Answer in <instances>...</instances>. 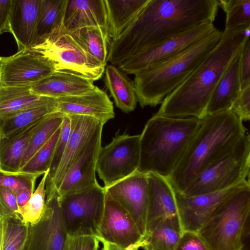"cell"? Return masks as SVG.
<instances>
[{
	"mask_svg": "<svg viewBox=\"0 0 250 250\" xmlns=\"http://www.w3.org/2000/svg\"><path fill=\"white\" fill-rule=\"evenodd\" d=\"M216 29L213 22L198 24L135 54L118 65V68L134 75L151 68L176 56Z\"/></svg>",
	"mask_w": 250,
	"mask_h": 250,
	"instance_id": "cell-10",
	"label": "cell"
},
{
	"mask_svg": "<svg viewBox=\"0 0 250 250\" xmlns=\"http://www.w3.org/2000/svg\"><path fill=\"white\" fill-rule=\"evenodd\" d=\"M250 28L222 32L217 44L192 73L165 98L155 114L173 118L204 117L218 82L250 36Z\"/></svg>",
	"mask_w": 250,
	"mask_h": 250,
	"instance_id": "cell-2",
	"label": "cell"
},
{
	"mask_svg": "<svg viewBox=\"0 0 250 250\" xmlns=\"http://www.w3.org/2000/svg\"><path fill=\"white\" fill-rule=\"evenodd\" d=\"M174 250H209L197 232L183 231Z\"/></svg>",
	"mask_w": 250,
	"mask_h": 250,
	"instance_id": "cell-40",
	"label": "cell"
},
{
	"mask_svg": "<svg viewBox=\"0 0 250 250\" xmlns=\"http://www.w3.org/2000/svg\"><path fill=\"white\" fill-rule=\"evenodd\" d=\"M140 162V134H116L107 145L101 147L96 172L108 188L138 170Z\"/></svg>",
	"mask_w": 250,
	"mask_h": 250,
	"instance_id": "cell-11",
	"label": "cell"
},
{
	"mask_svg": "<svg viewBox=\"0 0 250 250\" xmlns=\"http://www.w3.org/2000/svg\"><path fill=\"white\" fill-rule=\"evenodd\" d=\"M12 0H0V34L9 31V18Z\"/></svg>",
	"mask_w": 250,
	"mask_h": 250,
	"instance_id": "cell-45",
	"label": "cell"
},
{
	"mask_svg": "<svg viewBox=\"0 0 250 250\" xmlns=\"http://www.w3.org/2000/svg\"><path fill=\"white\" fill-rule=\"evenodd\" d=\"M243 123L231 110L200 119L185 152L167 178L175 191L182 192L201 171L235 146L247 133Z\"/></svg>",
	"mask_w": 250,
	"mask_h": 250,
	"instance_id": "cell-3",
	"label": "cell"
},
{
	"mask_svg": "<svg viewBox=\"0 0 250 250\" xmlns=\"http://www.w3.org/2000/svg\"><path fill=\"white\" fill-rule=\"evenodd\" d=\"M2 214H1V211L0 210V220H1V219L2 218Z\"/></svg>",
	"mask_w": 250,
	"mask_h": 250,
	"instance_id": "cell-49",
	"label": "cell"
},
{
	"mask_svg": "<svg viewBox=\"0 0 250 250\" xmlns=\"http://www.w3.org/2000/svg\"><path fill=\"white\" fill-rule=\"evenodd\" d=\"M0 210L2 216H20L15 194L9 188L2 186L0 187Z\"/></svg>",
	"mask_w": 250,
	"mask_h": 250,
	"instance_id": "cell-41",
	"label": "cell"
},
{
	"mask_svg": "<svg viewBox=\"0 0 250 250\" xmlns=\"http://www.w3.org/2000/svg\"><path fill=\"white\" fill-rule=\"evenodd\" d=\"M218 4L226 14L224 31L250 26V0H221Z\"/></svg>",
	"mask_w": 250,
	"mask_h": 250,
	"instance_id": "cell-35",
	"label": "cell"
},
{
	"mask_svg": "<svg viewBox=\"0 0 250 250\" xmlns=\"http://www.w3.org/2000/svg\"><path fill=\"white\" fill-rule=\"evenodd\" d=\"M248 183L223 191L193 196H185L175 191L178 214L183 231L197 232L222 201Z\"/></svg>",
	"mask_w": 250,
	"mask_h": 250,
	"instance_id": "cell-17",
	"label": "cell"
},
{
	"mask_svg": "<svg viewBox=\"0 0 250 250\" xmlns=\"http://www.w3.org/2000/svg\"><path fill=\"white\" fill-rule=\"evenodd\" d=\"M63 25L70 32L94 26L109 29L104 0H67Z\"/></svg>",
	"mask_w": 250,
	"mask_h": 250,
	"instance_id": "cell-22",
	"label": "cell"
},
{
	"mask_svg": "<svg viewBox=\"0 0 250 250\" xmlns=\"http://www.w3.org/2000/svg\"><path fill=\"white\" fill-rule=\"evenodd\" d=\"M2 58L0 57V65L1 62Z\"/></svg>",
	"mask_w": 250,
	"mask_h": 250,
	"instance_id": "cell-50",
	"label": "cell"
},
{
	"mask_svg": "<svg viewBox=\"0 0 250 250\" xmlns=\"http://www.w3.org/2000/svg\"><path fill=\"white\" fill-rule=\"evenodd\" d=\"M45 117L8 137L1 138L0 170L10 172L20 171L22 158L30 141Z\"/></svg>",
	"mask_w": 250,
	"mask_h": 250,
	"instance_id": "cell-26",
	"label": "cell"
},
{
	"mask_svg": "<svg viewBox=\"0 0 250 250\" xmlns=\"http://www.w3.org/2000/svg\"><path fill=\"white\" fill-rule=\"evenodd\" d=\"M96 237L100 242L123 248L139 243L144 239L129 214L106 191L104 212Z\"/></svg>",
	"mask_w": 250,
	"mask_h": 250,
	"instance_id": "cell-13",
	"label": "cell"
},
{
	"mask_svg": "<svg viewBox=\"0 0 250 250\" xmlns=\"http://www.w3.org/2000/svg\"><path fill=\"white\" fill-rule=\"evenodd\" d=\"M0 250H2V226L1 219L0 222Z\"/></svg>",
	"mask_w": 250,
	"mask_h": 250,
	"instance_id": "cell-48",
	"label": "cell"
},
{
	"mask_svg": "<svg viewBox=\"0 0 250 250\" xmlns=\"http://www.w3.org/2000/svg\"><path fill=\"white\" fill-rule=\"evenodd\" d=\"M49 171L43 175L38 186L33 193L28 203L19 208L18 214L21 219L28 224H34L41 218L45 206L46 196V180Z\"/></svg>",
	"mask_w": 250,
	"mask_h": 250,
	"instance_id": "cell-37",
	"label": "cell"
},
{
	"mask_svg": "<svg viewBox=\"0 0 250 250\" xmlns=\"http://www.w3.org/2000/svg\"><path fill=\"white\" fill-rule=\"evenodd\" d=\"M82 40L88 52L104 67L108 62L112 38L109 29L100 26L72 31Z\"/></svg>",
	"mask_w": 250,
	"mask_h": 250,
	"instance_id": "cell-30",
	"label": "cell"
},
{
	"mask_svg": "<svg viewBox=\"0 0 250 250\" xmlns=\"http://www.w3.org/2000/svg\"><path fill=\"white\" fill-rule=\"evenodd\" d=\"M105 189L129 214L144 237L147 205V173L137 170Z\"/></svg>",
	"mask_w": 250,
	"mask_h": 250,
	"instance_id": "cell-16",
	"label": "cell"
},
{
	"mask_svg": "<svg viewBox=\"0 0 250 250\" xmlns=\"http://www.w3.org/2000/svg\"><path fill=\"white\" fill-rule=\"evenodd\" d=\"M241 51L242 49L234 57L218 82L208 103L206 116L231 110L239 96L241 91Z\"/></svg>",
	"mask_w": 250,
	"mask_h": 250,
	"instance_id": "cell-23",
	"label": "cell"
},
{
	"mask_svg": "<svg viewBox=\"0 0 250 250\" xmlns=\"http://www.w3.org/2000/svg\"><path fill=\"white\" fill-rule=\"evenodd\" d=\"M71 130V120L70 117L64 115L60 133L55 147L49 171L46 180L45 188L46 191L49 190L51 188L56 171L63 157Z\"/></svg>",
	"mask_w": 250,
	"mask_h": 250,
	"instance_id": "cell-38",
	"label": "cell"
},
{
	"mask_svg": "<svg viewBox=\"0 0 250 250\" xmlns=\"http://www.w3.org/2000/svg\"><path fill=\"white\" fill-rule=\"evenodd\" d=\"M93 82L70 74L54 72L30 86L32 91L38 96L58 99L85 94L94 88Z\"/></svg>",
	"mask_w": 250,
	"mask_h": 250,
	"instance_id": "cell-24",
	"label": "cell"
},
{
	"mask_svg": "<svg viewBox=\"0 0 250 250\" xmlns=\"http://www.w3.org/2000/svg\"><path fill=\"white\" fill-rule=\"evenodd\" d=\"M66 3L67 0H41L34 45L63 23Z\"/></svg>",
	"mask_w": 250,
	"mask_h": 250,
	"instance_id": "cell-32",
	"label": "cell"
},
{
	"mask_svg": "<svg viewBox=\"0 0 250 250\" xmlns=\"http://www.w3.org/2000/svg\"><path fill=\"white\" fill-rule=\"evenodd\" d=\"M2 250H23L28 233L29 224L20 216H2Z\"/></svg>",
	"mask_w": 250,
	"mask_h": 250,
	"instance_id": "cell-34",
	"label": "cell"
},
{
	"mask_svg": "<svg viewBox=\"0 0 250 250\" xmlns=\"http://www.w3.org/2000/svg\"><path fill=\"white\" fill-rule=\"evenodd\" d=\"M40 97L32 91L30 85L0 86V119L28 107Z\"/></svg>",
	"mask_w": 250,
	"mask_h": 250,
	"instance_id": "cell-31",
	"label": "cell"
},
{
	"mask_svg": "<svg viewBox=\"0 0 250 250\" xmlns=\"http://www.w3.org/2000/svg\"><path fill=\"white\" fill-rule=\"evenodd\" d=\"M218 7V0H150L130 25L112 40L108 62L118 65L163 40L213 22Z\"/></svg>",
	"mask_w": 250,
	"mask_h": 250,
	"instance_id": "cell-1",
	"label": "cell"
},
{
	"mask_svg": "<svg viewBox=\"0 0 250 250\" xmlns=\"http://www.w3.org/2000/svg\"><path fill=\"white\" fill-rule=\"evenodd\" d=\"M250 137L247 133L229 152L201 171L180 193L193 196L250 183Z\"/></svg>",
	"mask_w": 250,
	"mask_h": 250,
	"instance_id": "cell-8",
	"label": "cell"
},
{
	"mask_svg": "<svg viewBox=\"0 0 250 250\" xmlns=\"http://www.w3.org/2000/svg\"><path fill=\"white\" fill-rule=\"evenodd\" d=\"M104 125L101 123L98 125L66 172L57 190L59 196L80 191L98 183L96 166Z\"/></svg>",
	"mask_w": 250,
	"mask_h": 250,
	"instance_id": "cell-15",
	"label": "cell"
},
{
	"mask_svg": "<svg viewBox=\"0 0 250 250\" xmlns=\"http://www.w3.org/2000/svg\"><path fill=\"white\" fill-rule=\"evenodd\" d=\"M63 117L62 114L55 112L48 115L43 120L30 141L22 158L21 168L45 144L61 126Z\"/></svg>",
	"mask_w": 250,
	"mask_h": 250,
	"instance_id": "cell-33",
	"label": "cell"
},
{
	"mask_svg": "<svg viewBox=\"0 0 250 250\" xmlns=\"http://www.w3.org/2000/svg\"><path fill=\"white\" fill-rule=\"evenodd\" d=\"M99 240L92 235L70 237L67 250H98Z\"/></svg>",
	"mask_w": 250,
	"mask_h": 250,
	"instance_id": "cell-44",
	"label": "cell"
},
{
	"mask_svg": "<svg viewBox=\"0 0 250 250\" xmlns=\"http://www.w3.org/2000/svg\"><path fill=\"white\" fill-rule=\"evenodd\" d=\"M200 119L155 114L140 134L138 171L168 178L196 131Z\"/></svg>",
	"mask_w": 250,
	"mask_h": 250,
	"instance_id": "cell-4",
	"label": "cell"
},
{
	"mask_svg": "<svg viewBox=\"0 0 250 250\" xmlns=\"http://www.w3.org/2000/svg\"><path fill=\"white\" fill-rule=\"evenodd\" d=\"M231 110L243 122L250 119V85L242 89Z\"/></svg>",
	"mask_w": 250,
	"mask_h": 250,
	"instance_id": "cell-42",
	"label": "cell"
},
{
	"mask_svg": "<svg viewBox=\"0 0 250 250\" xmlns=\"http://www.w3.org/2000/svg\"><path fill=\"white\" fill-rule=\"evenodd\" d=\"M41 2V0H12L9 31L17 41L19 52L35 44Z\"/></svg>",
	"mask_w": 250,
	"mask_h": 250,
	"instance_id": "cell-21",
	"label": "cell"
},
{
	"mask_svg": "<svg viewBox=\"0 0 250 250\" xmlns=\"http://www.w3.org/2000/svg\"><path fill=\"white\" fill-rule=\"evenodd\" d=\"M150 0H104L112 40L136 19Z\"/></svg>",
	"mask_w": 250,
	"mask_h": 250,
	"instance_id": "cell-28",
	"label": "cell"
},
{
	"mask_svg": "<svg viewBox=\"0 0 250 250\" xmlns=\"http://www.w3.org/2000/svg\"><path fill=\"white\" fill-rule=\"evenodd\" d=\"M43 214L36 224H29L23 250H67L70 237L65 228L57 191L47 195Z\"/></svg>",
	"mask_w": 250,
	"mask_h": 250,
	"instance_id": "cell-12",
	"label": "cell"
},
{
	"mask_svg": "<svg viewBox=\"0 0 250 250\" xmlns=\"http://www.w3.org/2000/svg\"><path fill=\"white\" fill-rule=\"evenodd\" d=\"M54 73L41 55L29 49L2 58L0 86L31 85Z\"/></svg>",
	"mask_w": 250,
	"mask_h": 250,
	"instance_id": "cell-14",
	"label": "cell"
},
{
	"mask_svg": "<svg viewBox=\"0 0 250 250\" xmlns=\"http://www.w3.org/2000/svg\"><path fill=\"white\" fill-rule=\"evenodd\" d=\"M104 71V83L116 106L125 113L134 110L138 101L133 81L112 64L106 65Z\"/></svg>",
	"mask_w": 250,
	"mask_h": 250,
	"instance_id": "cell-27",
	"label": "cell"
},
{
	"mask_svg": "<svg viewBox=\"0 0 250 250\" xmlns=\"http://www.w3.org/2000/svg\"><path fill=\"white\" fill-rule=\"evenodd\" d=\"M55 112L57 99L41 96L28 107L0 119L1 138L8 137Z\"/></svg>",
	"mask_w": 250,
	"mask_h": 250,
	"instance_id": "cell-25",
	"label": "cell"
},
{
	"mask_svg": "<svg viewBox=\"0 0 250 250\" xmlns=\"http://www.w3.org/2000/svg\"><path fill=\"white\" fill-rule=\"evenodd\" d=\"M147 175L146 235L160 221L178 214L175 192L168 179L153 173H148Z\"/></svg>",
	"mask_w": 250,
	"mask_h": 250,
	"instance_id": "cell-19",
	"label": "cell"
},
{
	"mask_svg": "<svg viewBox=\"0 0 250 250\" xmlns=\"http://www.w3.org/2000/svg\"><path fill=\"white\" fill-rule=\"evenodd\" d=\"M35 185L24 187L15 194L19 208L28 203L35 191Z\"/></svg>",
	"mask_w": 250,
	"mask_h": 250,
	"instance_id": "cell-46",
	"label": "cell"
},
{
	"mask_svg": "<svg viewBox=\"0 0 250 250\" xmlns=\"http://www.w3.org/2000/svg\"><path fill=\"white\" fill-rule=\"evenodd\" d=\"M101 242L103 244V248L101 250H138L145 244V241L143 239L139 243L131 245L127 248H123L106 242L102 241Z\"/></svg>",
	"mask_w": 250,
	"mask_h": 250,
	"instance_id": "cell-47",
	"label": "cell"
},
{
	"mask_svg": "<svg viewBox=\"0 0 250 250\" xmlns=\"http://www.w3.org/2000/svg\"><path fill=\"white\" fill-rule=\"evenodd\" d=\"M29 49L44 59L54 72L70 74L94 82L104 72L105 67L88 52L78 35L66 29L63 22Z\"/></svg>",
	"mask_w": 250,
	"mask_h": 250,
	"instance_id": "cell-7",
	"label": "cell"
},
{
	"mask_svg": "<svg viewBox=\"0 0 250 250\" xmlns=\"http://www.w3.org/2000/svg\"><path fill=\"white\" fill-rule=\"evenodd\" d=\"M183 232L178 214L160 221L144 237L145 250H174Z\"/></svg>",
	"mask_w": 250,
	"mask_h": 250,
	"instance_id": "cell-29",
	"label": "cell"
},
{
	"mask_svg": "<svg viewBox=\"0 0 250 250\" xmlns=\"http://www.w3.org/2000/svg\"><path fill=\"white\" fill-rule=\"evenodd\" d=\"M0 139H1V134H0Z\"/></svg>",
	"mask_w": 250,
	"mask_h": 250,
	"instance_id": "cell-51",
	"label": "cell"
},
{
	"mask_svg": "<svg viewBox=\"0 0 250 250\" xmlns=\"http://www.w3.org/2000/svg\"><path fill=\"white\" fill-rule=\"evenodd\" d=\"M222 31L209 35L173 58L136 74L133 83L142 107L155 106L182 83L219 42Z\"/></svg>",
	"mask_w": 250,
	"mask_h": 250,
	"instance_id": "cell-5",
	"label": "cell"
},
{
	"mask_svg": "<svg viewBox=\"0 0 250 250\" xmlns=\"http://www.w3.org/2000/svg\"><path fill=\"white\" fill-rule=\"evenodd\" d=\"M41 175L22 172H10L0 170V187H5L16 194L20 189L35 185L37 178Z\"/></svg>",
	"mask_w": 250,
	"mask_h": 250,
	"instance_id": "cell-39",
	"label": "cell"
},
{
	"mask_svg": "<svg viewBox=\"0 0 250 250\" xmlns=\"http://www.w3.org/2000/svg\"><path fill=\"white\" fill-rule=\"evenodd\" d=\"M61 126L50 139L22 167L20 172L42 175L49 169Z\"/></svg>",
	"mask_w": 250,
	"mask_h": 250,
	"instance_id": "cell-36",
	"label": "cell"
},
{
	"mask_svg": "<svg viewBox=\"0 0 250 250\" xmlns=\"http://www.w3.org/2000/svg\"><path fill=\"white\" fill-rule=\"evenodd\" d=\"M69 116L71 120L70 136L51 188L46 191V195L57 191L66 172L82 152L98 125L102 123L91 117L80 115Z\"/></svg>",
	"mask_w": 250,
	"mask_h": 250,
	"instance_id": "cell-20",
	"label": "cell"
},
{
	"mask_svg": "<svg viewBox=\"0 0 250 250\" xmlns=\"http://www.w3.org/2000/svg\"><path fill=\"white\" fill-rule=\"evenodd\" d=\"M250 212V184L240 187L215 208L197 233L209 250H242Z\"/></svg>",
	"mask_w": 250,
	"mask_h": 250,
	"instance_id": "cell-6",
	"label": "cell"
},
{
	"mask_svg": "<svg viewBox=\"0 0 250 250\" xmlns=\"http://www.w3.org/2000/svg\"><path fill=\"white\" fill-rule=\"evenodd\" d=\"M57 112L63 115L94 118L104 125L115 117L113 103L97 86L85 94L57 99Z\"/></svg>",
	"mask_w": 250,
	"mask_h": 250,
	"instance_id": "cell-18",
	"label": "cell"
},
{
	"mask_svg": "<svg viewBox=\"0 0 250 250\" xmlns=\"http://www.w3.org/2000/svg\"><path fill=\"white\" fill-rule=\"evenodd\" d=\"M106 190L98 183L89 188L59 196L62 221L70 237L97 236Z\"/></svg>",
	"mask_w": 250,
	"mask_h": 250,
	"instance_id": "cell-9",
	"label": "cell"
},
{
	"mask_svg": "<svg viewBox=\"0 0 250 250\" xmlns=\"http://www.w3.org/2000/svg\"><path fill=\"white\" fill-rule=\"evenodd\" d=\"M241 90L250 85V38L247 37L242 46L240 61Z\"/></svg>",
	"mask_w": 250,
	"mask_h": 250,
	"instance_id": "cell-43",
	"label": "cell"
}]
</instances>
